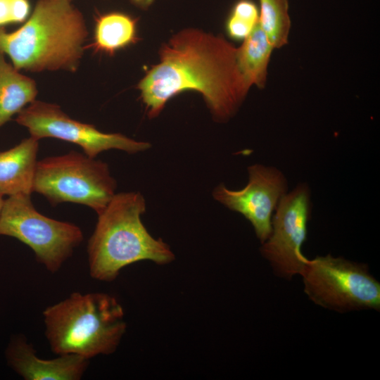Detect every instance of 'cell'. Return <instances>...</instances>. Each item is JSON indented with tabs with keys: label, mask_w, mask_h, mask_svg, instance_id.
I'll return each mask as SVG.
<instances>
[{
	"label": "cell",
	"mask_w": 380,
	"mask_h": 380,
	"mask_svg": "<svg viewBox=\"0 0 380 380\" xmlns=\"http://www.w3.org/2000/svg\"><path fill=\"white\" fill-rule=\"evenodd\" d=\"M236 55V48L223 37L194 28L175 34L137 86L148 118L157 117L170 99L190 90L202 95L216 121L229 120L249 91Z\"/></svg>",
	"instance_id": "6da1fadb"
},
{
	"label": "cell",
	"mask_w": 380,
	"mask_h": 380,
	"mask_svg": "<svg viewBox=\"0 0 380 380\" xmlns=\"http://www.w3.org/2000/svg\"><path fill=\"white\" fill-rule=\"evenodd\" d=\"M89 32L70 0H38L27 20L13 32L0 27V51L19 71H77Z\"/></svg>",
	"instance_id": "7a4b0ae2"
},
{
	"label": "cell",
	"mask_w": 380,
	"mask_h": 380,
	"mask_svg": "<svg viewBox=\"0 0 380 380\" xmlns=\"http://www.w3.org/2000/svg\"><path fill=\"white\" fill-rule=\"evenodd\" d=\"M146 204L138 191L115 194L98 214L89 239L87 254L90 275L112 281L125 267L141 260L163 265L175 260L170 246L153 237L141 221Z\"/></svg>",
	"instance_id": "3957f363"
},
{
	"label": "cell",
	"mask_w": 380,
	"mask_h": 380,
	"mask_svg": "<svg viewBox=\"0 0 380 380\" xmlns=\"http://www.w3.org/2000/svg\"><path fill=\"white\" fill-rule=\"evenodd\" d=\"M45 335L57 355L87 359L113 353L125 333L124 310L107 293L74 292L43 312Z\"/></svg>",
	"instance_id": "277c9868"
},
{
	"label": "cell",
	"mask_w": 380,
	"mask_h": 380,
	"mask_svg": "<svg viewBox=\"0 0 380 380\" xmlns=\"http://www.w3.org/2000/svg\"><path fill=\"white\" fill-rule=\"evenodd\" d=\"M116 188L108 165L84 153L71 151L37 161L33 192L44 196L52 205L82 204L98 215L116 194Z\"/></svg>",
	"instance_id": "5b68a950"
},
{
	"label": "cell",
	"mask_w": 380,
	"mask_h": 380,
	"mask_svg": "<svg viewBox=\"0 0 380 380\" xmlns=\"http://www.w3.org/2000/svg\"><path fill=\"white\" fill-rule=\"evenodd\" d=\"M300 274L314 303L338 312L380 309V283L365 264L330 254L308 259Z\"/></svg>",
	"instance_id": "8992f818"
},
{
	"label": "cell",
	"mask_w": 380,
	"mask_h": 380,
	"mask_svg": "<svg viewBox=\"0 0 380 380\" xmlns=\"http://www.w3.org/2000/svg\"><path fill=\"white\" fill-rule=\"evenodd\" d=\"M0 235L15 238L28 246L36 260L51 273L60 270L84 239L76 224L38 212L29 194L13 195L4 200Z\"/></svg>",
	"instance_id": "52a82bcc"
},
{
	"label": "cell",
	"mask_w": 380,
	"mask_h": 380,
	"mask_svg": "<svg viewBox=\"0 0 380 380\" xmlns=\"http://www.w3.org/2000/svg\"><path fill=\"white\" fill-rule=\"evenodd\" d=\"M15 121L38 140L49 137L75 144L90 158H96L110 149L133 154L151 146L148 142L137 141L120 133L101 132L93 125L71 118L58 105L37 100L18 113Z\"/></svg>",
	"instance_id": "ba28073f"
},
{
	"label": "cell",
	"mask_w": 380,
	"mask_h": 380,
	"mask_svg": "<svg viewBox=\"0 0 380 380\" xmlns=\"http://www.w3.org/2000/svg\"><path fill=\"white\" fill-rule=\"evenodd\" d=\"M310 194L306 184H300L279 201L272 218V232L262 244L260 253L274 274L291 279L300 274L308 258L301 251L307 239L310 215Z\"/></svg>",
	"instance_id": "9c48e42d"
},
{
	"label": "cell",
	"mask_w": 380,
	"mask_h": 380,
	"mask_svg": "<svg viewBox=\"0 0 380 380\" xmlns=\"http://www.w3.org/2000/svg\"><path fill=\"white\" fill-rule=\"evenodd\" d=\"M248 172V182L243 189L232 190L220 184L213 189V196L231 210L243 215L262 243L272 232V213L287 193V180L277 168L261 164L249 166Z\"/></svg>",
	"instance_id": "30bf717a"
},
{
	"label": "cell",
	"mask_w": 380,
	"mask_h": 380,
	"mask_svg": "<svg viewBox=\"0 0 380 380\" xmlns=\"http://www.w3.org/2000/svg\"><path fill=\"white\" fill-rule=\"evenodd\" d=\"M9 365L25 380H79L89 365V359L64 354L51 360L36 355L32 345L18 336L12 339L6 350Z\"/></svg>",
	"instance_id": "8fae6325"
},
{
	"label": "cell",
	"mask_w": 380,
	"mask_h": 380,
	"mask_svg": "<svg viewBox=\"0 0 380 380\" xmlns=\"http://www.w3.org/2000/svg\"><path fill=\"white\" fill-rule=\"evenodd\" d=\"M39 140L30 137L0 152V194L8 196L33 192Z\"/></svg>",
	"instance_id": "7c38bea8"
},
{
	"label": "cell",
	"mask_w": 380,
	"mask_h": 380,
	"mask_svg": "<svg viewBox=\"0 0 380 380\" xmlns=\"http://www.w3.org/2000/svg\"><path fill=\"white\" fill-rule=\"evenodd\" d=\"M36 82L6 62L0 51V128L36 100Z\"/></svg>",
	"instance_id": "4fadbf2b"
},
{
	"label": "cell",
	"mask_w": 380,
	"mask_h": 380,
	"mask_svg": "<svg viewBox=\"0 0 380 380\" xmlns=\"http://www.w3.org/2000/svg\"><path fill=\"white\" fill-rule=\"evenodd\" d=\"M273 49L259 21L250 34L243 40L242 44L236 48L237 66L249 89L253 85L259 89L265 88Z\"/></svg>",
	"instance_id": "5bb4252c"
},
{
	"label": "cell",
	"mask_w": 380,
	"mask_h": 380,
	"mask_svg": "<svg viewBox=\"0 0 380 380\" xmlns=\"http://www.w3.org/2000/svg\"><path fill=\"white\" fill-rule=\"evenodd\" d=\"M137 20L122 12L99 13L95 18L93 42L88 46L95 52L113 55L137 42Z\"/></svg>",
	"instance_id": "9a60e30c"
},
{
	"label": "cell",
	"mask_w": 380,
	"mask_h": 380,
	"mask_svg": "<svg viewBox=\"0 0 380 380\" xmlns=\"http://www.w3.org/2000/svg\"><path fill=\"white\" fill-rule=\"evenodd\" d=\"M259 24L274 49L288 44L291 26L289 0H259Z\"/></svg>",
	"instance_id": "2e32d148"
},
{
	"label": "cell",
	"mask_w": 380,
	"mask_h": 380,
	"mask_svg": "<svg viewBox=\"0 0 380 380\" xmlns=\"http://www.w3.org/2000/svg\"><path fill=\"white\" fill-rule=\"evenodd\" d=\"M259 21V8L251 0H238L233 5L226 21L228 36L237 41L243 40Z\"/></svg>",
	"instance_id": "e0dca14e"
},
{
	"label": "cell",
	"mask_w": 380,
	"mask_h": 380,
	"mask_svg": "<svg viewBox=\"0 0 380 380\" xmlns=\"http://www.w3.org/2000/svg\"><path fill=\"white\" fill-rule=\"evenodd\" d=\"M32 13L29 0H0V27L25 23Z\"/></svg>",
	"instance_id": "ac0fdd59"
},
{
	"label": "cell",
	"mask_w": 380,
	"mask_h": 380,
	"mask_svg": "<svg viewBox=\"0 0 380 380\" xmlns=\"http://www.w3.org/2000/svg\"><path fill=\"white\" fill-rule=\"evenodd\" d=\"M133 5L143 9L148 8L153 0H128Z\"/></svg>",
	"instance_id": "d6986e66"
},
{
	"label": "cell",
	"mask_w": 380,
	"mask_h": 380,
	"mask_svg": "<svg viewBox=\"0 0 380 380\" xmlns=\"http://www.w3.org/2000/svg\"><path fill=\"white\" fill-rule=\"evenodd\" d=\"M4 200L3 199V196L0 194V213L3 207Z\"/></svg>",
	"instance_id": "ffe728a7"
},
{
	"label": "cell",
	"mask_w": 380,
	"mask_h": 380,
	"mask_svg": "<svg viewBox=\"0 0 380 380\" xmlns=\"http://www.w3.org/2000/svg\"><path fill=\"white\" fill-rule=\"evenodd\" d=\"M70 1H72V0H70Z\"/></svg>",
	"instance_id": "44dd1931"
}]
</instances>
